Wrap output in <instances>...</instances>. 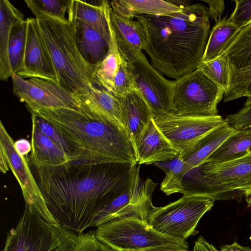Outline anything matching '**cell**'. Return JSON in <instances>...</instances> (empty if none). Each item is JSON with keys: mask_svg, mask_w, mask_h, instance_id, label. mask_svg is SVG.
I'll list each match as a JSON object with an SVG mask.
<instances>
[{"mask_svg": "<svg viewBox=\"0 0 251 251\" xmlns=\"http://www.w3.org/2000/svg\"><path fill=\"white\" fill-rule=\"evenodd\" d=\"M139 174L136 164H71L40 188L55 223L80 234L93 227L99 212Z\"/></svg>", "mask_w": 251, "mask_h": 251, "instance_id": "obj_1", "label": "cell"}, {"mask_svg": "<svg viewBox=\"0 0 251 251\" xmlns=\"http://www.w3.org/2000/svg\"><path fill=\"white\" fill-rule=\"evenodd\" d=\"M209 8L201 3L183 6L165 15H139L145 36L144 50L162 74L177 79L201 62L210 28Z\"/></svg>", "mask_w": 251, "mask_h": 251, "instance_id": "obj_2", "label": "cell"}, {"mask_svg": "<svg viewBox=\"0 0 251 251\" xmlns=\"http://www.w3.org/2000/svg\"><path fill=\"white\" fill-rule=\"evenodd\" d=\"M31 113L50 123L73 150L72 164H137L136 152L123 127L80 108H44Z\"/></svg>", "mask_w": 251, "mask_h": 251, "instance_id": "obj_3", "label": "cell"}, {"mask_svg": "<svg viewBox=\"0 0 251 251\" xmlns=\"http://www.w3.org/2000/svg\"><path fill=\"white\" fill-rule=\"evenodd\" d=\"M36 20L54 66L57 83L77 97L88 93L92 86L97 85L93 76L95 67L84 59L78 50L74 20Z\"/></svg>", "mask_w": 251, "mask_h": 251, "instance_id": "obj_4", "label": "cell"}, {"mask_svg": "<svg viewBox=\"0 0 251 251\" xmlns=\"http://www.w3.org/2000/svg\"><path fill=\"white\" fill-rule=\"evenodd\" d=\"M187 182L192 190L198 185V194L202 186L204 195L214 201L240 192L251 204V152L224 162H204L188 173Z\"/></svg>", "mask_w": 251, "mask_h": 251, "instance_id": "obj_5", "label": "cell"}, {"mask_svg": "<svg viewBox=\"0 0 251 251\" xmlns=\"http://www.w3.org/2000/svg\"><path fill=\"white\" fill-rule=\"evenodd\" d=\"M77 236L25 208L8 233L3 251H74Z\"/></svg>", "mask_w": 251, "mask_h": 251, "instance_id": "obj_6", "label": "cell"}, {"mask_svg": "<svg viewBox=\"0 0 251 251\" xmlns=\"http://www.w3.org/2000/svg\"><path fill=\"white\" fill-rule=\"evenodd\" d=\"M97 239L115 251H142L159 246L188 249L186 241L163 235L137 217L113 220L98 226Z\"/></svg>", "mask_w": 251, "mask_h": 251, "instance_id": "obj_7", "label": "cell"}, {"mask_svg": "<svg viewBox=\"0 0 251 251\" xmlns=\"http://www.w3.org/2000/svg\"><path fill=\"white\" fill-rule=\"evenodd\" d=\"M214 201L207 197L183 195L164 206L155 207L146 221L159 233L186 241L198 233L199 221L211 209Z\"/></svg>", "mask_w": 251, "mask_h": 251, "instance_id": "obj_8", "label": "cell"}, {"mask_svg": "<svg viewBox=\"0 0 251 251\" xmlns=\"http://www.w3.org/2000/svg\"><path fill=\"white\" fill-rule=\"evenodd\" d=\"M225 91L197 69L173 80L171 114L213 116Z\"/></svg>", "mask_w": 251, "mask_h": 251, "instance_id": "obj_9", "label": "cell"}, {"mask_svg": "<svg viewBox=\"0 0 251 251\" xmlns=\"http://www.w3.org/2000/svg\"><path fill=\"white\" fill-rule=\"evenodd\" d=\"M158 129L181 155L189 152L205 136L228 124L213 116L166 114L153 119Z\"/></svg>", "mask_w": 251, "mask_h": 251, "instance_id": "obj_10", "label": "cell"}, {"mask_svg": "<svg viewBox=\"0 0 251 251\" xmlns=\"http://www.w3.org/2000/svg\"><path fill=\"white\" fill-rule=\"evenodd\" d=\"M128 63L135 89L149 105L153 118L171 114L173 80L166 78L150 63L143 52Z\"/></svg>", "mask_w": 251, "mask_h": 251, "instance_id": "obj_11", "label": "cell"}, {"mask_svg": "<svg viewBox=\"0 0 251 251\" xmlns=\"http://www.w3.org/2000/svg\"><path fill=\"white\" fill-rule=\"evenodd\" d=\"M13 92L31 113L44 108H79L80 101L75 94L58 83L40 78H23L12 76Z\"/></svg>", "mask_w": 251, "mask_h": 251, "instance_id": "obj_12", "label": "cell"}, {"mask_svg": "<svg viewBox=\"0 0 251 251\" xmlns=\"http://www.w3.org/2000/svg\"><path fill=\"white\" fill-rule=\"evenodd\" d=\"M13 139L0 122V151L2 152L8 167L13 172L21 188L25 208L49 223L57 225L46 205L44 196L28 164L17 151Z\"/></svg>", "mask_w": 251, "mask_h": 251, "instance_id": "obj_13", "label": "cell"}, {"mask_svg": "<svg viewBox=\"0 0 251 251\" xmlns=\"http://www.w3.org/2000/svg\"><path fill=\"white\" fill-rule=\"evenodd\" d=\"M221 55L227 60L229 87L224 102L233 100L235 94L251 80V23L229 41Z\"/></svg>", "mask_w": 251, "mask_h": 251, "instance_id": "obj_14", "label": "cell"}, {"mask_svg": "<svg viewBox=\"0 0 251 251\" xmlns=\"http://www.w3.org/2000/svg\"><path fill=\"white\" fill-rule=\"evenodd\" d=\"M26 46L22 69L17 74L23 78H40L57 83V75L36 18L26 19Z\"/></svg>", "mask_w": 251, "mask_h": 251, "instance_id": "obj_15", "label": "cell"}, {"mask_svg": "<svg viewBox=\"0 0 251 251\" xmlns=\"http://www.w3.org/2000/svg\"><path fill=\"white\" fill-rule=\"evenodd\" d=\"M30 160L40 178L39 187L72 164L68 155L45 135L32 119Z\"/></svg>", "mask_w": 251, "mask_h": 251, "instance_id": "obj_16", "label": "cell"}, {"mask_svg": "<svg viewBox=\"0 0 251 251\" xmlns=\"http://www.w3.org/2000/svg\"><path fill=\"white\" fill-rule=\"evenodd\" d=\"M109 21L120 53L126 60L129 62L143 52L145 36L138 20L121 17L110 7Z\"/></svg>", "mask_w": 251, "mask_h": 251, "instance_id": "obj_17", "label": "cell"}, {"mask_svg": "<svg viewBox=\"0 0 251 251\" xmlns=\"http://www.w3.org/2000/svg\"><path fill=\"white\" fill-rule=\"evenodd\" d=\"M117 98L121 105L127 134L136 152L144 132L150 121L153 119L152 112L145 100L136 89L127 95Z\"/></svg>", "mask_w": 251, "mask_h": 251, "instance_id": "obj_18", "label": "cell"}, {"mask_svg": "<svg viewBox=\"0 0 251 251\" xmlns=\"http://www.w3.org/2000/svg\"><path fill=\"white\" fill-rule=\"evenodd\" d=\"M136 154L138 164L149 165L171 160L180 154L152 119L140 140Z\"/></svg>", "mask_w": 251, "mask_h": 251, "instance_id": "obj_19", "label": "cell"}, {"mask_svg": "<svg viewBox=\"0 0 251 251\" xmlns=\"http://www.w3.org/2000/svg\"><path fill=\"white\" fill-rule=\"evenodd\" d=\"M78 97L80 103L79 108L109 119L126 131L120 102L113 94L94 85L88 93Z\"/></svg>", "mask_w": 251, "mask_h": 251, "instance_id": "obj_20", "label": "cell"}, {"mask_svg": "<svg viewBox=\"0 0 251 251\" xmlns=\"http://www.w3.org/2000/svg\"><path fill=\"white\" fill-rule=\"evenodd\" d=\"M110 7L107 0H72L68 19L81 21L90 26L104 38L110 40L108 13Z\"/></svg>", "mask_w": 251, "mask_h": 251, "instance_id": "obj_21", "label": "cell"}, {"mask_svg": "<svg viewBox=\"0 0 251 251\" xmlns=\"http://www.w3.org/2000/svg\"><path fill=\"white\" fill-rule=\"evenodd\" d=\"M76 40L78 50L84 59L95 66L107 55L110 41L87 24L74 19Z\"/></svg>", "mask_w": 251, "mask_h": 251, "instance_id": "obj_22", "label": "cell"}, {"mask_svg": "<svg viewBox=\"0 0 251 251\" xmlns=\"http://www.w3.org/2000/svg\"><path fill=\"white\" fill-rule=\"evenodd\" d=\"M110 4L116 14L132 20L139 15L172 14L180 11L183 6L178 7L170 0H114L110 2Z\"/></svg>", "mask_w": 251, "mask_h": 251, "instance_id": "obj_23", "label": "cell"}, {"mask_svg": "<svg viewBox=\"0 0 251 251\" xmlns=\"http://www.w3.org/2000/svg\"><path fill=\"white\" fill-rule=\"evenodd\" d=\"M23 13L7 0H0V79L6 81L13 75L8 55L11 30Z\"/></svg>", "mask_w": 251, "mask_h": 251, "instance_id": "obj_24", "label": "cell"}, {"mask_svg": "<svg viewBox=\"0 0 251 251\" xmlns=\"http://www.w3.org/2000/svg\"><path fill=\"white\" fill-rule=\"evenodd\" d=\"M235 130L228 125L219 127L205 136L189 152L181 155L187 173L203 164Z\"/></svg>", "mask_w": 251, "mask_h": 251, "instance_id": "obj_25", "label": "cell"}, {"mask_svg": "<svg viewBox=\"0 0 251 251\" xmlns=\"http://www.w3.org/2000/svg\"><path fill=\"white\" fill-rule=\"evenodd\" d=\"M251 152V127L235 129L204 162L222 163Z\"/></svg>", "mask_w": 251, "mask_h": 251, "instance_id": "obj_26", "label": "cell"}, {"mask_svg": "<svg viewBox=\"0 0 251 251\" xmlns=\"http://www.w3.org/2000/svg\"><path fill=\"white\" fill-rule=\"evenodd\" d=\"M110 34L109 51L105 58L94 67L93 76L97 86L101 87L112 94L115 76L119 69L122 56L118 48L115 38L109 21Z\"/></svg>", "mask_w": 251, "mask_h": 251, "instance_id": "obj_27", "label": "cell"}, {"mask_svg": "<svg viewBox=\"0 0 251 251\" xmlns=\"http://www.w3.org/2000/svg\"><path fill=\"white\" fill-rule=\"evenodd\" d=\"M239 30L226 17L215 24L209 35L201 62H208L219 56Z\"/></svg>", "mask_w": 251, "mask_h": 251, "instance_id": "obj_28", "label": "cell"}, {"mask_svg": "<svg viewBox=\"0 0 251 251\" xmlns=\"http://www.w3.org/2000/svg\"><path fill=\"white\" fill-rule=\"evenodd\" d=\"M152 165L161 169L166 174L160 185V189L163 193L167 196L181 193L182 182L187 171L180 154L171 160L155 162Z\"/></svg>", "mask_w": 251, "mask_h": 251, "instance_id": "obj_29", "label": "cell"}, {"mask_svg": "<svg viewBox=\"0 0 251 251\" xmlns=\"http://www.w3.org/2000/svg\"><path fill=\"white\" fill-rule=\"evenodd\" d=\"M27 30V21L26 19H24L16 22L11 30L8 51L13 75L17 74L23 67Z\"/></svg>", "mask_w": 251, "mask_h": 251, "instance_id": "obj_30", "label": "cell"}, {"mask_svg": "<svg viewBox=\"0 0 251 251\" xmlns=\"http://www.w3.org/2000/svg\"><path fill=\"white\" fill-rule=\"evenodd\" d=\"M35 18L51 19L68 22V11L72 0H25Z\"/></svg>", "mask_w": 251, "mask_h": 251, "instance_id": "obj_31", "label": "cell"}, {"mask_svg": "<svg viewBox=\"0 0 251 251\" xmlns=\"http://www.w3.org/2000/svg\"><path fill=\"white\" fill-rule=\"evenodd\" d=\"M225 91L229 87V70L226 58L220 55L208 62H201L198 68Z\"/></svg>", "mask_w": 251, "mask_h": 251, "instance_id": "obj_32", "label": "cell"}, {"mask_svg": "<svg viewBox=\"0 0 251 251\" xmlns=\"http://www.w3.org/2000/svg\"><path fill=\"white\" fill-rule=\"evenodd\" d=\"M135 89L133 77L128 62L123 57L114 79L112 94L124 96Z\"/></svg>", "mask_w": 251, "mask_h": 251, "instance_id": "obj_33", "label": "cell"}, {"mask_svg": "<svg viewBox=\"0 0 251 251\" xmlns=\"http://www.w3.org/2000/svg\"><path fill=\"white\" fill-rule=\"evenodd\" d=\"M31 118L35 121L39 128L68 155L71 159L72 163L74 159V152L70 146L66 141L60 132L48 121L34 114L31 113Z\"/></svg>", "mask_w": 251, "mask_h": 251, "instance_id": "obj_34", "label": "cell"}, {"mask_svg": "<svg viewBox=\"0 0 251 251\" xmlns=\"http://www.w3.org/2000/svg\"><path fill=\"white\" fill-rule=\"evenodd\" d=\"M235 7L228 18L240 30L251 23V0H235Z\"/></svg>", "mask_w": 251, "mask_h": 251, "instance_id": "obj_35", "label": "cell"}, {"mask_svg": "<svg viewBox=\"0 0 251 251\" xmlns=\"http://www.w3.org/2000/svg\"><path fill=\"white\" fill-rule=\"evenodd\" d=\"M74 251H115L99 241L95 232L80 233L77 236Z\"/></svg>", "mask_w": 251, "mask_h": 251, "instance_id": "obj_36", "label": "cell"}, {"mask_svg": "<svg viewBox=\"0 0 251 251\" xmlns=\"http://www.w3.org/2000/svg\"><path fill=\"white\" fill-rule=\"evenodd\" d=\"M225 120L229 126L235 129L251 126V99L248 98L242 109L226 116Z\"/></svg>", "mask_w": 251, "mask_h": 251, "instance_id": "obj_37", "label": "cell"}, {"mask_svg": "<svg viewBox=\"0 0 251 251\" xmlns=\"http://www.w3.org/2000/svg\"><path fill=\"white\" fill-rule=\"evenodd\" d=\"M208 3L210 17L214 21L215 24L220 22L225 9L224 0H203Z\"/></svg>", "mask_w": 251, "mask_h": 251, "instance_id": "obj_38", "label": "cell"}, {"mask_svg": "<svg viewBox=\"0 0 251 251\" xmlns=\"http://www.w3.org/2000/svg\"><path fill=\"white\" fill-rule=\"evenodd\" d=\"M193 251H219L213 245L207 242L203 237L199 236L195 241Z\"/></svg>", "mask_w": 251, "mask_h": 251, "instance_id": "obj_39", "label": "cell"}, {"mask_svg": "<svg viewBox=\"0 0 251 251\" xmlns=\"http://www.w3.org/2000/svg\"><path fill=\"white\" fill-rule=\"evenodd\" d=\"M15 148L22 157L27 155L31 151V144L25 139H21L14 143Z\"/></svg>", "mask_w": 251, "mask_h": 251, "instance_id": "obj_40", "label": "cell"}, {"mask_svg": "<svg viewBox=\"0 0 251 251\" xmlns=\"http://www.w3.org/2000/svg\"><path fill=\"white\" fill-rule=\"evenodd\" d=\"M220 251H251V248L240 245L236 242L220 247Z\"/></svg>", "mask_w": 251, "mask_h": 251, "instance_id": "obj_41", "label": "cell"}, {"mask_svg": "<svg viewBox=\"0 0 251 251\" xmlns=\"http://www.w3.org/2000/svg\"><path fill=\"white\" fill-rule=\"evenodd\" d=\"M243 97L251 99V80L235 94L233 98V100Z\"/></svg>", "mask_w": 251, "mask_h": 251, "instance_id": "obj_42", "label": "cell"}, {"mask_svg": "<svg viewBox=\"0 0 251 251\" xmlns=\"http://www.w3.org/2000/svg\"><path fill=\"white\" fill-rule=\"evenodd\" d=\"M141 251H189L179 248L171 246H159L149 248Z\"/></svg>", "mask_w": 251, "mask_h": 251, "instance_id": "obj_43", "label": "cell"}, {"mask_svg": "<svg viewBox=\"0 0 251 251\" xmlns=\"http://www.w3.org/2000/svg\"><path fill=\"white\" fill-rule=\"evenodd\" d=\"M7 161L2 152L0 151V168L3 173H5L8 170Z\"/></svg>", "mask_w": 251, "mask_h": 251, "instance_id": "obj_44", "label": "cell"}, {"mask_svg": "<svg viewBox=\"0 0 251 251\" xmlns=\"http://www.w3.org/2000/svg\"></svg>", "mask_w": 251, "mask_h": 251, "instance_id": "obj_45", "label": "cell"}, {"mask_svg": "<svg viewBox=\"0 0 251 251\" xmlns=\"http://www.w3.org/2000/svg\"><path fill=\"white\" fill-rule=\"evenodd\" d=\"M250 227H251V226H250Z\"/></svg>", "mask_w": 251, "mask_h": 251, "instance_id": "obj_46", "label": "cell"}, {"mask_svg": "<svg viewBox=\"0 0 251 251\" xmlns=\"http://www.w3.org/2000/svg\"><path fill=\"white\" fill-rule=\"evenodd\" d=\"M250 127H251V126H250Z\"/></svg>", "mask_w": 251, "mask_h": 251, "instance_id": "obj_47", "label": "cell"}]
</instances>
